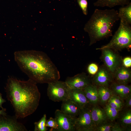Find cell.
<instances>
[{
  "label": "cell",
  "instance_id": "18",
  "mask_svg": "<svg viewBox=\"0 0 131 131\" xmlns=\"http://www.w3.org/2000/svg\"><path fill=\"white\" fill-rule=\"evenodd\" d=\"M82 90L91 106L98 104V96L96 86L91 84Z\"/></svg>",
  "mask_w": 131,
  "mask_h": 131
},
{
  "label": "cell",
  "instance_id": "4",
  "mask_svg": "<svg viewBox=\"0 0 131 131\" xmlns=\"http://www.w3.org/2000/svg\"><path fill=\"white\" fill-rule=\"evenodd\" d=\"M119 28L113 36L111 40L107 44L97 48L101 50L109 48L114 50L124 48H130L131 45V27L130 25L120 20Z\"/></svg>",
  "mask_w": 131,
  "mask_h": 131
},
{
  "label": "cell",
  "instance_id": "13",
  "mask_svg": "<svg viewBox=\"0 0 131 131\" xmlns=\"http://www.w3.org/2000/svg\"><path fill=\"white\" fill-rule=\"evenodd\" d=\"M62 102L61 111L69 117L75 119L82 109L69 98Z\"/></svg>",
  "mask_w": 131,
  "mask_h": 131
},
{
  "label": "cell",
  "instance_id": "3",
  "mask_svg": "<svg viewBox=\"0 0 131 131\" xmlns=\"http://www.w3.org/2000/svg\"><path fill=\"white\" fill-rule=\"evenodd\" d=\"M119 19L118 11L114 9H95L84 28L89 37V45L112 36L113 27Z\"/></svg>",
  "mask_w": 131,
  "mask_h": 131
},
{
  "label": "cell",
  "instance_id": "16",
  "mask_svg": "<svg viewBox=\"0 0 131 131\" xmlns=\"http://www.w3.org/2000/svg\"><path fill=\"white\" fill-rule=\"evenodd\" d=\"M98 105L91 106L90 108L91 117L95 127L109 120L104 108L100 107Z\"/></svg>",
  "mask_w": 131,
  "mask_h": 131
},
{
  "label": "cell",
  "instance_id": "21",
  "mask_svg": "<svg viewBox=\"0 0 131 131\" xmlns=\"http://www.w3.org/2000/svg\"><path fill=\"white\" fill-rule=\"evenodd\" d=\"M118 15L120 20L131 25V3L125 6L120 8L118 11Z\"/></svg>",
  "mask_w": 131,
  "mask_h": 131
},
{
  "label": "cell",
  "instance_id": "14",
  "mask_svg": "<svg viewBox=\"0 0 131 131\" xmlns=\"http://www.w3.org/2000/svg\"><path fill=\"white\" fill-rule=\"evenodd\" d=\"M115 82L119 83L128 84L131 81V71L129 68L122 65L119 67L113 74Z\"/></svg>",
  "mask_w": 131,
  "mask_h": 131
},
{
  "label": "cell",
  "instance_id": "19",
  "mask_svg": "<svg viewBox=\"0 0 131 131\" xmlns=\"http://www.w3.org/2000/svg\"><path fill=\"white\" fill-rule=\"evenodd\" d=\"M98 104L104 106L113 95L109 87L103 86H97Z\"/></svg>",
  "mask_w": 131,
  "mask_h": 131
},
{
  "label": "cell",
  "instance_id": "32",
  "mask_svg": "<svg viewBox=\"0 0 131 131\" xmlns=\"http://www.w3.org/2000/svg\"><path fill=\"white\" fill-rule=\"evenodd\" d=\"M131 107V94H130L124 100V105L123 108H130Z\"/></svg>",
  "mask_w": 131,
  "mask_h": 131
},
{
  "label": "cell",
  "instance_id": "24",
  "mask_svg": "<svg viewBox=\"0 0 131 131\" xmlns=\"http://www.w3.org/2000/svg\"><path fill=\"white\" fill-rule=\"evenodd\" d=\"M114 123L108 120L96 126L95 131H111Z\"/></svg>",
  "mask_w": 131,
  "mask_h": 131
},
{
  "label": "cell",
  "instance_id": "34",
  "mask_svg": "<svg viewBox=\"0 0 131 131\" xmlns=\"http://www.w3.org/2000/svg\"><path fill=\"white\" fill-rule=\"evenodd\" d=\"M6 109L5 108L2 109L1 110H0V115H5L7 114L6 112Z\"/></svg>",
  "mask_w": 131,
  "mask_h": 131
},
{
  "label": "cell",
  "instance_id": "31",
  "mask_svg": "<svg viewBox=\"0 0 131 131\" xmlns=\"http://www.w3.org/2000/svg\"><path fill=\"white\" fill-rule=\"evenodd\" d=\"M123 65L125 67L129 68L131 66V58L130 57H127L123 60Z\"/></svg>",
  "mask_w": 131,
  "mask_h": 131
},
{
  "label": "cell",
  "instance_id": "27",
  "mask_svg": "<svg viewBox=\"0 0 131 131\" xmlns=\"http://www.w3.org/2000/svg\"><path fill=\"white\" fill-rule=\"evenodd\" d=\"M98 69L97 65L94 63H91L90 64L87 68L88 72L92 75H94L97 73Z\"/></svg>",
  "mask_w": 131,
  "mask_h": 131
},
{
  "label": "cell",
  "instance_id": "30",
  "mask_svg": "<svg viewBox=\"0 0 131 131\" xmlns=\"http://www.w3.org/2000/svg\"><path fill=\"white\" fill-rule=\"evenodd\" d=\"M107 103L112 107L116 109L119 111H121L123 109L114 102L111 98Z\"/></svg>",
  "mask_w": 131,
  "mask_h": 131
},
{
  "label": "cell",
  "instance_id": "28",
  "mask_svg": "<svg viewBox=\"0 0 131 131\" xmlns=\"http://www.w3.org/2000/svg\"><path fill=\"white\" fill-rule=\"evenodd\" d=\"M113 100L123 108L124 105V100L117 96L113 95L110 98Z\"/></svg>",
  "mask_w": 131,
  "mask_h": 131
},
{
  "label": "cell",
  "instance_id": "8",
  "mask_svg": "<svg viewBox=\"0 0 131 131\" xmlns=\"http://www.w3.org/2000/svg\"><path fill=\"white\" fill-rule=\"evenodd\" d=\"M15 115H0V131H27L25 126L17 120Z\"/></svg>",
  "mask_w": 131,
  "mask_h": 131
},
{
  "label": "cell",
  "instance_id": "33",
  "mask_svg": "<svg viewBox=\"0 0 131 131\" xmlns=\"http://www.w3.org/2000/svg\"><path fill=\"white\" fill-rule=\"evenodd\" d=\"M6 102V100L2 98V94L0 93V107L1 108V109L4 108L2 107V105Z\"/></svg>",
  "mask_w": 131,
  "mask_h": 131
},
{
  "label": "cell",
  "instance_id": "10",
  "mask_svg": "<svg viewBox=\"0 0 131 131\" xmlns=\"http://www.w3.org/2000/svg\"><path fill=\"white\" fill-rule=\"evenodd\" d=\"M65 82L71 89H83L92 84L90 77L84 73L68 77Z\"/></svg>",
  "mask_w": 131,
  "mask_h": 131
},
{
  "label": "cell",
  "instance_id": "20",
  "mask_svg": "<svg viewBox=\"0 0 131 131\" xmlns=\"http://www.w3.org/2000/svg\"><path fill=\"white\" fill-rule=\"evenodd\" d=\"M130 0H97L93 5L95 6L112 8L117 6H124L130 2Z\"/></svg>",
  "mask_w": 131,
  "mask_h": 131
},
{
  "label": "cell",
  "instance_id": "11",
  "mask_svg": "<svg viewBox=\"0 0 131 131\" xmlns=\"http://www.w3.org/2000/svg\"><path fill=\"white\" fill-rule=\"evenodd\" d=\"M114 80L113 74L105 66L100 67L94 75L92 81L97 86H105L109 87Z\"/></svg>",
  "mask_w": 131,
  "mask_h": 131
},
{
  "label": "cell",
  "instance_id": "6",
  "mask_svg": "<svg viewBox=\"0 0 131 131\" xmlns=\"http://www.w3.org/2000/svg\"><path fill=\"white\" fill-rule=\"evenodd\" d=\"M91 106L81 110L75 120V131H95V126L91 115Z\"/></svg>",
  "mask_w": 131,
  "mask_h": 131
},
{
  "label": "cell",
  "instance_id": "7",
  "mask_svg": "<svg viewBox=\"0 0 131 131\" xmlns=\"http://www.w3.org/2000/svg\"><path fill=\"white\" fill-rule=\"evenodd\" d=\"M101 50V59L105 66L113 74L116 70L123 65V60L112 49L106 48Z\"/></svg>",
  "mask_w": 131,
  "mask_h": 131
},
{
  "label": "cell",
  "instance_id": "12",
  "mask_svg": "<svg viewBox=\"0 0 131 131\" xmlns=\"http://www.w3.org/2000/svg\"><path fill=\"white\" fill-rule=\"evenodd\" d=\"M69 98L73 101L82 109L91 106L82 89H71Z\"/></svg>",
  "mask_w": 131,
  "mask_h": 131
},
{
  "label": "cell",
  "instance_id": "23",
  "mask_svg": "<svg viewBox=\"0 0 131 131\" xmlns=\"http://www.w3.org/2000/svg\"><path fill=\"white\" fill-rule=\"evenodd\" d=\"M46 115L44 114L42 117L38 122L34 123V131H46L48 129L46 126Z\"/></svg>",
  "mask_w": 131,
  "mask_h": 131
},
{
  "label": "cell",
  "instance_id": "9",
  "mask_svg": "<svg viewBox=\"0 0 131 131\" xmlns=\"http://www.w3.org/2000/svg\"><path fill=\"white\" fill-rule=\"evenodd\" d=\"M55 118L58 125V131H74L75 120L66 115L61 110H56Z\"/></svg>",
  "mask_w": 131,
  "mask_h": 131
},
{
  "label": "cell",
  "instance_id": "1",
  "mask_svg": "<svg viewBox=\"0 0 131 131\" xmlns=\"http://www.w3.org/2000/svg\"><path fill=\"white\" fill-rule=\"evenodd\" d=\"M14 55L21 70L36 83H48L60 79L59 71L44 52L33 50L18 51Z\"/></svg>",
  "mask_w": 131,
  "mask_h": 131
},
{
  "label": "cell",
  "instance_id": "22",
  "mask_svg": "<svg viewBox=\"0 0 131 131\" xmlns=\"http://www.w3.org/2000/svg\"><path fill=\"white\" fill-rule=\"evenodd\" d=\"M104 106L103 108L108 119L113 122L117 118L119 111L112 107L107 103Z\"/></svg>",
  "mask_w": 131,
  "mask_h": 131
},
{
  "label": "cell",
  "instance_id": "5",
  "mask_svg": "<svg viewBox=\"0 0 131 131\" xmlns=\"http://www.w3.org/2000/svg\"><path fill=\"white\" fill-rule=\"evenodd\" d=\"M48 84L47 94L50 99L56 102L69 98L71 89L65 82L58 80Z\"/></svg>",
  "mask_w": 131,
  "mask_h": 131
},
{
  "label": "cell",
  "instance_id": "26",
  "mask_svg": "<svg viewBox=\"0 0 131 131\" xmlns=\"http://www.w3.org/2000/svg\"><path fill=\"white\" fill-rule=\"evenodd\" d=\"M77 2L84 14L86 15H87L88 13L87 0H77Z\"/></svg>",
  "mask_w": 131,
  "mask_h": 131
},
{
  "label": "cell",
  "instance_id": "15",
  "mask_svg": "<svg viewBox=\"0 0 131 131\" xmlns=\"http://www.w3.org/2000/svg\"><path fill=\"white\" fill-rule=\"evenodd\" d=\"M109 87L113 95L119 97L124 100L131 94V86L128 84H121L113 82Z\"/></svg>",
  "mask_w": 131,
  "mask_h": 131
},
{
  "label": "cell",
  "instance_id": "17",
  "mask_svg": "<svg viewBox=\"0 0 131 131\" xmlns=\"http://www.w3.org/2000/svg\"><path fill=\"white\" fill-rule=\"evenodd\" d=\"M117 122L126 131H131V109L123 108L119 112Z\"/></svg>",
  "mask_w": 131,
  "mask_h": 131
},
{
  "label": "cell",
  "instance_id": "29",
  "mask_svg": "<svg viewBox=\"0 0 131 131\" xmlns=\"http://www.w3.org/2000/svg\"><path fill=\"white\" fill-rule=\"evenodd\" d=\"M125 128L122 127L117 122L114 123L111 131H125Z\"/></svg>",
  "mask_w": 131,
  "mask_h": 131
},
{
  "label": "cell",
  "instance_id": "25",
  "mask_svg": "<svg viewBox=\"0 0 131 131\" xmlns=\"http://www.w3.org/2000/svg\"><path fill=\"white\" fill-rule=\"evenodd\" d=\"M45 124L46 127L51 128L50 131H57L58 129V125L55 118L50 117L49 119L46 120Z\"/></svg>",
  "mask_w": 131,
  "mask_h": 131
},
{
  "label": "cell",
  "instance_id": "2",
  "mask_svg": "<svg viewBox=\"0 0 131 131\" xmlns=\"http://www.w3.org/2000/svg\"><path fill=\"white\" fill-rule=\"evenodd\" d=\"M36 82L29 79L22 81L9 77L5 87L6 97L18 118H24L34 113L39 104L41 94Z\"/></svg>",
  "mask_w": 131,
  "mask_h": 131
}]
</instances>
